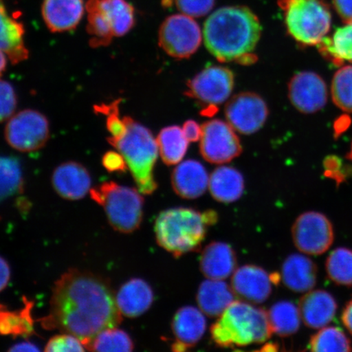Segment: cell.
<instances>
[{
	"label": "cell",
	"instance_id": "cell-40",
	"mask_svg": "<svg viewBox=\"0 0 352 352\" xmlns=\"http://www.w3.org/2000/svg\"><path fill=\"white\" fill-rule=\"evenodd\" d=\"M178 10L192 17H201L212 10L215 0H175Z\"/></svg>",
	"mask_w": 352,
	"mask_h": 352
},
{
	"label": "cell",
	"instance_id": "cell-50",
	"mask_svg": "<svg viewBox=\"0 0 352 352\" xmlns=\"http://www.w3.org/2000/svg\"><path fill=\"white\" fill-rule=\"evenodd\" d=\"M347 160H349L351 161H352V143H351V149H350V152L349 153V154H347Z\"/></svg>",
	"mask_w": 352,
	"mask_h": 352
},
{
	"label": "cell",
	"instance_id": "cell-30",
	"mask_svg": "<svg viewBox=\"0 0 352 352\" xmlns=\"http://www.w3.org/2000/svg\"><path fill=\"white\" fill-rule=\"evenodd\" d=\"M88 34L92 47L108 46L114 36L111 24L105 14L100 0H88L86 3Z\"/></svg>",
	"mask_w": 352,
	"mask_h": 352
},
{
	"label": "cell",
	"instance_id": "cell-8",
	"mask_svg": "<svg viewBox=\"0 0 352 352\" xmlns=\"http://www.w3.org/2000/svg\"><path fill=\"white\" fill-rule=\"evenodd\" d=\"M158 43L167 54L176 59L188 58L201 43L199 25L193 17L184 14L170 16L162 22Z\"/></svg>",
	"mask_w": 352,
	"mask_h": 352
},
{
	"label": "cell",
	"instance_id": "cell-12",
	"mask_svg": "<svg viewBox=\"0 0 352 352\" xmlns=\"http://www.w3.org/2000/svg\"><path fill=\"white\" fill-rule=\"evenodd\" d=\"M186 94L209 105L224 102L230 98L234 87L232 70L222 66H210L202 70L187 83Z\"/></svg>",
	"mask_w": 352,
	"mask_h": 352
},
{
	"label": "cell",
	"instance_id": "cell-43",
	"mask_svg": "<svg viewBox=\"0 0 352 352\" xmlns=\"http://www.w3.org/2000/svg\"><path fill=\"white\" fill-rule=\"evenodd\" d=\"M334 10L345 23L352 22V0H333Z\"/></svg>",
	"mask_w": 352,
	"mask_h": 352
},
{
	"label": "cell",
	"instance_id": "cell-28",
	"mask_svg": "<svg viewBox=\"0 0 352 352\" xmlns=\"http://www.w3.org/2000/svg\"><path fill=\"white\" fill-rule=\"evenodd\" d=\"M318 47L324 58L334 65L352 64V22L338 28L331 38H325Z\"/></svg>",
	"mask_w": 352,
	"mask_h": 352
},
{
	"label": "cell",
	"instance_id": "cell-48",
	"mask_svg": "<svg viewBox=\"0 0 352 352\" xmlns=\"http://www.w3.org/2000/svg\"><path fill=\"white\" fill-rule=\"evenodd\" d=\"M6 52L0 50V76L6 72L8 57H6Z\"/></svg>",
	"mask_w": 352,
	"mask_h": 352
},
{
	"label": "cell",
	"instance_id": "cell-49",
	"mask_svg": "<svg viewBox=\"0 0 352 352\" xmlns=\"http://www.w3.org/2000/svg\"><path fill=\"white\" fill-rule=\"evenodd\" d=\"M261 351H278V346L276 344H274V343H270V344H267L266 346H264L263 349H261Z\"/></svg>",
	"mask_w": 352,
	"mask_h": 352
},
{
	"label": "cell",
	"instance_id": "cell-27",
	"mask_svg": "<svg viewBox=\"0 0 352 352\" xmlns=\"http://www.w3.org/2000/svg\"><path fill=\"white\" fill-rule=\"evenodd\" d=\"M25 306L19 311H10L0 305V336L30 337L34 333L32 311L34 302L25 299Z\"/></svg>",
	"mask_w": 352,
	"mask_h": 352
},
{
	"label": "cell",
	"instance_id": "cell-45",
	"mask_svg": "<svg viewBox=\"0 0 352 352\" xmlns=\"http://www.w3.org/2000/svg\"><path fill=\"white\" fill-rule=\"evenodd\" d=\"M11 276L10 267L6 259L0 257V292L7 287Z\"/></svg>",
	"mask_w": 352,
	"mask_h": 352
},
{
	"label": "cell",
	"instance_id": "cell-19",
	"mask_svg": "<svg viewBox=\"0 0 352 352\" xmlns=\"http://www.w3.org/2000/svg\"><path fill=\"white\" fill-rule=\"evenodd\" d=\"M52 186L65 199L79 200L91 190V175L82 164L76 162H65L57 166L52 174Z\"/></svg>",
	"mask_w": 352,
	"mask_h": 352
},
{
	"label": "cell",
	"instance_id": "cell-17",
	"mask_svg": "<svg viewBox=\"0 0 352 352\" xmlns=\"http://www.w3.org/2000/svg\"><path fill=\"white\" fill-rule=\"evenodd\" d=\"M298 309L306 327L320 329L331 322L337 314L338 305L328 292L311 289L299 300Z\"/></svg>",
	"mask_w": 352,
	"mask_h": 352
},
{
	"label": "cell",
	"instance_id": "cell-20",
	"mask_svg": "<svg viewBox=\"0 0 352 352\" xmlns=\"http://www.w3.org/2000/svg\"><path fill=\"white\" fill-rule=\"evenodd\" d=\"M209 178L208 171L199 162L187 160L175 167L171 175V186L180 197L196 199L206 192Z\"/></svg>",
	"mask_w": 352,
	"mask_h": 352
},
{
	"label": "cell",
	"instance_id": "cell-5",
	"mask_svg": "<svg viewBox=\"0 0 352 352\" xmlns=\"http://www.w3.org/2000/svg\"><path fill=\"white\" fill-rule=\"evenodd\" d=\"M123 118L124 130L116 136H109L108 142L124 157L138 190L144 195H152L157 188L153 175L158 154L157 140L147 127L130 117Z\"/></svg>",
	"mask_w": 352,
	"mask_h": 352
},
{
	"label": "cell",
	"instance_id": "cell-34",
	"mask_svg": "<svg viewBox=\"0 0 352 352\" xmlns=\"http://www.w3.org/2000/svg\"><path fill=\"white\" fill-rule=\"evenodd\" d=\"M309 347L316 352H349L352 351L350 338L340 328L324 327L310 338Z\"/></svg>",
	"mask_w": 352,
	"mask_h": 352
},
{
	"label": "cell",
	"instance_id": "cell-2",
	"mask_svg": "<svg viewBox=\"0 0 352 352\" xmlns=\"http://www.w3.org/2000/svg\"><path fill=\"white\" fill-rule=\"evenodd\" d=\"M261 34L258 16L243 6L219 8L206 21L204 30L206 48L221 63L252 54Z\"/></svg>",
	"mask_w": 352,
	"mask_h": 352
},
{
	"label": "cell",
	"instance_id": "cell-6",
	"mask_svg": "<svg viewBox=\"0 0 352 352\" xmlns=\"http://www.w3.org/2000/svg\"><path fill=\"white\" fill-rule=\"evenodd\" d=\"M287 32L299 45L318 46L331 28L332 16L324 0H279Z\"/></svg>",
	"mask_w": 352,
	"mask_h": 352
},
{
	"label": "cell",
	"instance_id": "cell-26",
	"mask_svg": "<svg viewBox=\"0 0 352 352\" xmlns=\"http://www.w3.org/2000/svg\"><path fill=\"white\" fill-rule=\"evenodd\" d=\"M209 190L220 204H232L241 198L245 189L243 176L230 166H220L211 173Z\"/></svg>",
	"mask_w": 352,
	"mask_h": 352
},
{
	"label": "cell",
	"instance_id": "cell-41",
	"mask_svg": "<svg viewBox=\"0 0 352 352\" xmlns=\"http://www.w3.org/2000/svg\"><path fill=\"white\" fill-rule=\"evenodd\" d=\"M325 177L336 180L338 186L344 182L347 175L346 168H343L342 162L336 157H328L324 162Z\"/></svg>",
	"mask_w": 352,
	"mask_h": 352
},
{
	"label": "cell",
	"instance_id": "cell-31",
	"mask_svg": "<svg viewBox=\"0 0 352 352\" xmlns=\"http://www.w3.org/2000/svg\"><path fill=\"white\" fill-rule=\"evenodd\" d=\"M272 332L280 337H289L300 328L301 316L298 307L289 301H280L267 312Z\"/></svg>",
	"mask_w": 352,
	"mask_h": 352
},
{
	"label": "cell",
	"instance_id": "cell-7",
	"mask_svg": "<svg viewBox=\"0 0 352 352\" xmlns=\"http://www.w3.org/2000/svg\"><path fill=\"white\" fill-rule=\"evenodd\" d=\"M92 199L102 206L109 222L122 233L138 230L142 223L144 198L133 188L107 182L90 190Z\"/></svg>",
	"mask_w": 352,
	"mask_h": 352
},
{
	"label": "cell",
	"instance_id": "cell-42",
	"mask_svg": "<svg viewBox=\"0 0 352 352\" xmlns=\"http://www.w3.org/2000/svg\"><path fill=\"white\" fill-rule=\"evenodd\" d=\"M102 164L109 173H124L127 164L120 153L110 151L104 154Z\"/></svg>",
	"mask_w": 352,
	"mask_h": 352
},
{
	"label": "cell",
	"instance_id": "cell-3",
	"mask_svg": "<svg viewBox=\"0 0 352 352\" xmlns=\"http://www.w3.org/2000/svg\"><path fill=\"white\" fill-rule=\"evenodd\" d=\"M212 210L201 212L187 208H175L158 214L154 232L157 244L175 258L197 252L205 240L208 227L217 222Z\"/></svg>",
	"mask_w": 352,
	"mask_h": 352
},
{
	"label": "cell",
	"instance_id": "cell-9",
	"mask_svg": "<svg viewBox=\"0 0 352 352\" xmlns=\"http://www.w3.org/2000/svg\"><path fill=\"white\" fill-rule=\"evenodd\" d=\"M292 233L299 252L314 256L327 252L334 241L331 221L318 211H306L299 215L293 223Z\"/></svg>",
	"mask_w": 352,
	"mask_h": 352
},
{
	"label": "cell",
	"instance_id": "cell-4",
	"mask_svg": "<svg viewBox=\"0 0 352 352\" xmlns=\"http://www.w3.org/2000/svg\"><path fill=\"white\" fill-rule=\"evenodd\" d=\"M272 333L267 312L245 301L232 302L210 328L213 342L223 349L263 343Z\"/></svg>",
	"mask_w": 352,
	"mask_h": 352
},
{
	"label": "cell",
	"instance_id": "cell-46",
	"mask_svg": "<svg viewBox=\"0 0 352 352\" xmlns=\"http://www.w3.org/2000/svg\"><path fill=\"white\" fill-rule=\"evenodd\" d=\"M343 325L352 336V299L346 303L342 312Z\"/></svg>",
	"mask_w": 352,
	"mask_h": 352
},
{
	"label": "cell",
	"instance_id": "cell-11",
	"mask_svg": "<svg viewBox=\"0 0 352 352\" xmlns=\"http://www.w3.org/2000/svg\"><path fill=\"white\" fill-rule=\"evenodd\" d=\"M201 129L200 152L206 161L223 164L240 155V140L230 123L214 120L206 122Z\"/></svg>",
	"mask_w": 352,
	"mask_h": 352
},
{
	"label": "cell",
	"instance_id": "cell-47",
	"mask_svg": "<svg viewBox=\"0 0 352 352\" xmlns=\"http://www.w3.org/2000/svg\"><path fill=\"white\" fill-rule=\"evenodd\" d=\"M10 351H39L41 349L38 347L34 344V343L25 342L17 343V344L11 347Z\"/></svg>",
	"mask_w": 352,
	"mask_h": 352
},
{
	"label": "cell",
	"instance_id": "cell-29",
	"mask_svg": "<svg viewBox=\"0 0 352 352\" xmlns=\"http://www.w3.org/2000/svg\"><path fill=\"white\" fill-rule=\"evenodd\" d=\"M156 140L162 160L168 166L179 164L188 151V140L178 126L165 127Z\"/></svg>",
	"mask_w": 352,
	"mask_h": 352
},
{
	"label": "cell",
	"instance_id": "cell-1",
	"mask_svg": "<svg viewBox=\"0 0 352 352\" xmlns=\"http://www.w3.org/2000/svg\"><path fill=\"white\" fill-rule=\"evenodd\" d=\"M122 314L107 280L89 272L70 270L52 289L50 312L44 329L72 334L87 347L103 330L122 322Z\"/></svg>",
	"mask_w": 352,
	"mask_h": 352
},
{
	"label": "cell",
	"instance_id": "cell-44",
	"mask_svg": "<svg viewBox=\"0 0 352 352\" xmlns=\"http://www.w3.org/2000/svg\"><path fill=\"white\" fill-rule=\"evenodd\" d=\"M182 130L188 142H196L201 140L202 129L197 122L188 120L184 122Z\"/></svg>",
	"mask_w": 352,
	"mask_h": 352
},
{
	"label": "cell",
	"instance_id": "cell-21",
	"mask_svg": "<svg viewBox=\"0 0 352 352\" xmlns=\"http://www.w3.org/2000/svg\"><path fill=\"white\" fill-rule=\"evenodd\" d=\"M236 266V252L226 242H211L202 250L200 270L208 279L226 280L233 274Z\"/></svg>",
	"mask_w": 352,
	"mask_h": 352
},
{
	"label": "cell",
	"instance_id": "cell-35",
	"mask_svg": "<svg viewBox=\"0 0 352 352\" xmlns=\"http://www.w3.org/2000/svg\"><path fill=\"white\" fill-rule=\"evenodd\" d=\"M329 279L338 285L352 286V250L338 248L333 250L325 262Z\"/></svg>",
	"mask_w": 352,
	"mask_h": 352
},
{
	"label": "cell",
	"instance_id": "cell-25",
	"mask_svg": "<svg viewBox=\"0 0 352 352\" xmlns=\"http://www.w3.org/2000/svg\"><path fill=\"white\" fill-rule=\"evenodd\" d=\"M235 294L223 280L204 281L198 288L197 302L199 309L210 318H218L235 301Z\"/></svg>",
	"mask_w": 352,
	"mask_h": 352
},
{
	"label": "cell",
	"instance_id": "cell-18",
	"mask_svg": "<svg viewBox=\"0 0 352 352\" xmlns=\"http://www.w3.org/2000/svg\"><path fill=\"white\" fill-rule=\"evenodd\" d=\"M85 8L83 0H43L42 16L50 32H70L80 23Z\"/></svg>",
	"mask_w": 352,
	"mask_h": 352
},
{
	"label": "cell",
	"instance_id": "cell-32",
	"mask_svg": "<svg viewBox=\"0 0 352 352\" xmlns=\"http://www.w3.org/2000/svg\"><path fill=\"white\" fill-rule=\"evenodd\" d=\"M100 4L111 24L114 36H123L134 28L135 10L126 0H100Z\"/></svg>",
	"mask_w": 352,
	"mask_h": 352
},
{
	"label": "cell",
	"instance_id": "cell-38",
	"mask_svg": "<svg viewBox=\"0 0 352 352\" xmlns=\"http://www.w3.org/2000/svg\"><path fill=\"white\" fill-rule=\"evenodd\" d=\"M17 105L14 87L11 83L0 79V122L11 118Z\"/></svg>",
	"mask_w": 352,
	"mask_h": 352
},
{
	"label": "cell",
	"instance_id": "cell-13",
	"mask_svg": "<svg viewBox=\"0 0 352 352\" xmlns=\"http://www.w3.org/2000/svg\"><path fill=\"white\" fill-rule=\"evenodd\" d=\"M226 116L233 129L250 135L265 124L268 109L261 96L253 92H241L228 101Z\"/></svg>",
	"mask_w": 352,
	"mask_h": 352
},
{
	"label": "cell",
	"instance_id": "cell-33",
	"mask_svg": "<svg viewBox=\"0 0 352 352\" xmlns=\"http://www.w3.org/2000/svg\"><path fill=\"white\" fill-rule=\"evenodd\" d=\"M23 175L19 160L0 157V202L23 192Z\"/></svg>",
	"mask_w": 352,
	"mask_h": 352
},
{
	"label": "cell",
	"instance_id": "cell-14",
	"mask_svg": "<svg viewBox=\"0 0 352 352\" xmlns=\"http://www.w3.org/2000/svg\"><path fill=\"white\" fill-rule=\"evenodd\" d=\"M288 96L294 107L303 113H314L327 103L328 88L318 74L299 72L289 82Z\"/></svg>",
	"mask_w": 352,
	"mask_h": 352
},
{
	"label": "cell",
	"instance_id": "cell-22",
	"mask_svg": "<svg viewBox=\"0 0 352 352\" xmlns=\"http://www.w3.org/2000/svg\"><path fill=\"white\" fill-rule=\"evenodd\" d=\"M280 279L292 292L307 293L316 285L318 267L305 255L292 254L285 258L281 267Z\"/></svg>",
	"mask_w": 352,
	"mask_h": 352
},
{
	"label": "cell",
	"instance_id": "cell-36",
	"mask_svg": "<svg viewBox=\"0 0 352 352\" xmlns=\"http://www.w3.org/2000/svg\"><path fill=\"white\" fill-rule=\"evenodd\" d=\"M86 349L92 351L129 352L133 351L134 343L123 330L109 328L98 333Z\"/></svg>",
	"mask_w": 352,
	"mask_h": 352
},
{
	"label": "cell",
	"instance_id": "cell-24",
	"mask_svg": "<svg viewBox=\"0 0 352 352\" xmlns=\"http://www.w3.org/2000/svg\"><path fill=\"white\" fill-rule=\"evenodd\" d=\"M24 34L23 24L8 14L3 0H0V50L6 52L12 64L28 58Z\"/></svg>",
	"mask_w": 352,
	"mask_h": 352
},
{
	"label": "cell",
	"instance_id": "cell-37",
	"mask_svg": "<svg viewBox=\"0 0 352 352\" xmlns=\"http://www.w3.org/2000/svg\"><path fill=\"white\" fill-rule=\"evenodd\" d=\"M334 104L342 111L352 113V65L342 66L331 83Z\"/></svg>",
	"mask_w": 352,
	"mask_h": 352
},
{
	"label": "cell",
	"instance_id": "cell-10",
	"mask_svg": "<svg viewBox=\"0 0 352 352\" xmlns=\"http://www.w3.org/2000/svg\"><path fill=\"white\" fill-rule=\"evenodd\" d=\"M47 118L33 109H25L12 116L6 129L8 144L20 152L29 153L42 148L50 139Z\"/></svg>",
	"mask_w": 352,
	"mask_h": 352
},
{
	"label": "cell",
	"instance_id": "cell-15",
	"mask_svg": "<svg viewBox=\"0 0 352 352\" xmlns=\"http://www.w3.org/2000/svg\"><path fill=\"white\" fill-rule=\"evenodd\" d=\"M271 274L256 265L242 266L236 268L231 279V287L236 297L250 303L261 305L272 294Z\"/></svg>",
	"mask_w": 352,
	"mask_h": 352
},
{
	"label": "cell",
	"instance_id": "cell-23",
	"mask_svg": "<svg viewBox=\"0 0 352 352\" xmlns=\"http://www.w3.org/2000/svg\"><path fill=\"white\" fill-rule=\"evenodd\" d=\"M154 301V294L151 286L146 281L131 279L117 294L116 302L121 314L126 318H135L142 316L151 307Z\"/></svg>",
	"mask_w": 352,
	"mask_h": 352
},
{
	"label": "cell",
	"instance_id": "cell-39",
	"mask_svg": "<svg viewBox=\"0 0 352 352\" xmlns=\"http://www.w3.org/2000/svg\"><path fill=\"white\" fill-rule=\"evenodd\" d=\"M44 350L52 352H72L85 351V349L77 337L66 333L52 338Z\"/></svg>",
	"mask_w": 352,
	"mask_h": 352
},
{
	"label": "cell",
	"instance_id": "cell-16",
	"mask_svg": "<svg viewBox=\"0 0 352 352\" xmlns=\"http://www.w3.org/2000/svg\"><path fill=\"white\" fill-rule=\"evenodd\" d=\"M175 341L171 349L186 351L195 346L204 336L206 320L204 312L192 306L179 308L171 321Z\"/></svg>",
	"mask_w": 352,
	"mask_h": 352
}]
</instances>
